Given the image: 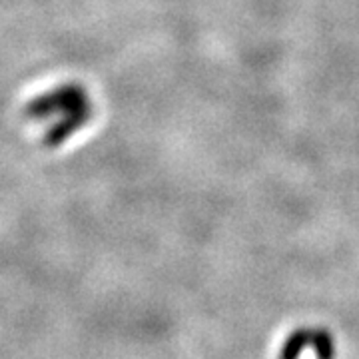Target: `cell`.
<instances>
[{
    "mask_svg": "<svg viewBox=\"0 0 359 359\" xmlns=\"http://www.w3.org/2000/svg\"><path fill=\"white\" fill-rule=\"evenodd\" d=\"M28 116L48 124L44 134L48 146H62L90 122L92 100L80 84H65L39 96L28 106Z\"/></svg>",
    "mask_w": 359,
    "mask_h": 359,
    "instance_id": "obj_1",
    "label": "cell"
},
{
    "mask_svg": "<svg viewBox=\"0 0 359 359\" xmlns=\"http://www.w3.org/2000/svg\"><path fill=\"white\" fill-rule=\"evenodd\" d=\"M311 349L318 359H335V339L325 327H297L285 337L278 359H299Z\"/></svg>",
    "mask_w": 359,
    "mask_h": 359,
    "instance_id": "obj_2",
    "label": "cell"
}]
</instances>
